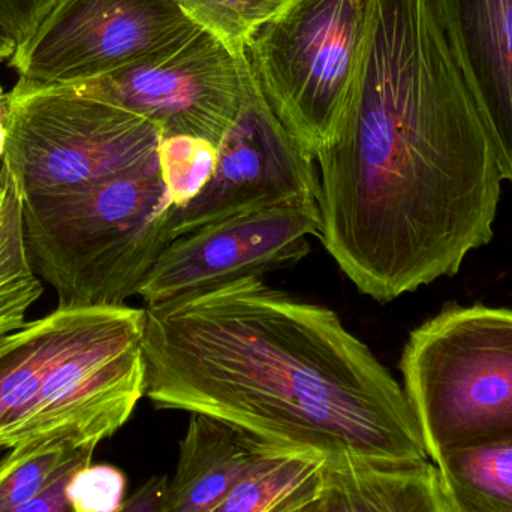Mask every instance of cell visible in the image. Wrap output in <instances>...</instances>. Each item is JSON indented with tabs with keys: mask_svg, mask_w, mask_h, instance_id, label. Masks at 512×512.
I'll return each mask as SVG.
<instances>
[{
	"mask_svg": "<svg viewBox=\"0 0 512 512\" xmlns=\"http://www.w3.org/2000/svg\"><path fill=\"white\" fill-rule=\"evenodd\" d=\"M177 0H60L17 48L15 90L71 86L101 77L191 36Z\"/></svg>",
	"mask_w": 512,
	"mask_h": 512,
	"instance_id": "cell-9",
	"label": "cell"
},
{
	"mask_svg": "<svg viewBox=\"0 0 512 512\" xmlns=\"http://www.w3.org/2000/svg\"><path fill=\"white\" fill-rule=\"evenodd\" d=\"M276 451L286 450L218 418L191 414L165 512L212 511L259 460Z\"/></svg>",
	"mask_w": 512,
	"mask_h": 512,
	"instance_id": "cell-13",
	"label": "cell"
},
{
	"mask_svg": "<svg viewBox=\"0 0 512 512\" xmlns=\"http://www.w3.org/2000/svg\"><path fill=\"white\" fill-rule=\"evenodd\" d=\"M8 96L6 164L21 197L84 188L159 161L164 138L143 117L62 87Z\"/></svg>",
	"mask_w": 512,
	"mask_h": 512,
	"instance_id": "cell-7",
	"label": "cell"
},
{
	"mask_svg": "<svg viewBox=\"0 0 512 512\" xmlns=\"http://www.w3.org/2000/svg\"><path fill=\"white\" fill-rule=\"evenodd\" d=\"M512 186V0H433Z\"/></svg>",
	"mask_w": 512,
	"mask_h": 512,
	"instance_id": "cell-12",
	"label": "cell"
},
{
	"mask_svg": "<svg viewBox=\"0 0 512 512\" xmlns=\"http://www.w3.org/2000/svg\"><path fill=\"white\" fill-rule=\"evenodd\" d=\"M327 460L312 453L276 451L264 457L210 512H301L319 501Z\"/></svg>",
	"mask_w": 512,
	"mask_h": 512,
	"instance_id": "cell-15",
	"label": "cell"
},
{
	"mask_svg": "<svg viewBox=\"0 0 512 512\" xmlns=\"http://www.w3.org/2000/svg\"><path fill=\"white\" fill-rule=\"evenodd\" d=\"M400 370L430 460L512 441V309L444 307L409 334Z\"/></svg>",
	"mask_w": 512,
	"mask_h": 512,
	"instance_id": "cell-5",
	"label": "cell"
},
{
	"mask_svg": "<svg viewBox=\"0 0 512 512\" xmlns=\"http://www.w3.org/2000/svg\"><path fill=\"white\" fill-rule=\"evenodd\" d=\"M93 453H95V447L84 448L72 460L71 465L63 471V474L54 480L44 492L24 504L2 512H75L71 498H69L68 486L75 472L92 463Z\"/></svg>",
	"mask_w": 512,
	"mask_h": 512,
	"instance_id": "cell-23",
	"label": "cell"
},
{
	"mask_svg": "<svg viewBox=\"0 0 512 512\" xmlns=\"http://www.w3.org/2000/svg\"><path fill=\"white\" fill-rule=\"evenodd\" d=\"M168 483L170 480L167 477L150 478L125 499L117 512H165Z\"/></svg>",
	"mask_w": 512,
	"mask_h": 512,
	"instance_id": "cell-24",
	"label": "cell"
},
{
	"mask_svg": "<svg viewBox=\"0 0 512 512\" xmlns=\"http://www.w3.org/2000/svg\"><path fill=\"white\" fill-rule=\"evenodd\" d=\"M432 463L448 512H512V441L454 448Z\"/></svg>",
	"mask_w": 512,
	"mask_h": 512,
	"instance_id": "cell-16",
	"label": "cell"
},
{
	"mask_svg": "<svg viewBox=\"0 0 512 512\" xmlns=\"http://www.w3.org/2000/svg\"><path fill=\"white\" fill-rule=\"evenodd\" d=\"M161 164L59 194L23 197L33 270L59 307L122 306L171 243Z\"/></svg>",
	"mask_w": 512,
	"mask_h": 512,
	"instance_id": "cell-4",
	"label": "cell"
},
{
	"mask_svg": "<svg viewBox=\"0 0 512 512\" xmlns=\"http://www.w3.org/2000/svg\"><path fill=\"white\" fill-rule=\"evenodd\" d=\"M126 484L116 466L90 463L75 472L68 493L75 512H117L126 499Z\"/></svg>",
	"mask_w": 512,
	"mask_h": 512,
	"instance_id": "cell-21",
	"label": "cell"
},
{
	"mask_svg": "<svg viewBox=\"0 0 512 512\" xmlns=\"http://www.w3.org/2000/svg\"><path fill=\"white\" fill-rule=\"evenodd\" d=\"M15 51H17L15 42L0 29V62H5L8 59L11 60Z\"/></svg>",
	"mask_w": 512,
	"mask_h": 512,
	"instance_id": "cell-25",
	"label": "cell"
},
{
	"mask_svg": "<svg viewBox=\"0 0 512 512\" xmlns=\"http://www.w3.org/2000/svg\"><path fill=\"white\" fill-rule=\"evenodd\" d=\"M246 71V54L236 56L200 27L116 71L59 87L143 117L162 138H198L218 147L239 116Z\"/></svg>",
	"mask_w": 512,
	"mask_h": 512,
	"instance_id": "cell-8",
	"label": "cell"
},
{
	"mask_svg": "<svg viewBox=\"0 0 512 512\" xmlns=\"http://www.w3.org/2000/svg\"><path fill=\"white\" fill-rule=\"evenodd\" d=\"M65 436L38 439L11 448L0 462V512L24 504L44 492L84 448Z\"/></svg>",
	"mask_w": 512,
	"mask_h": 512,
	"instance_id": "cell-18",
	"label": "cell"
},
{
	"mask_svg": "<svg viewBox=\"0 0 512 512\" xmlns=\"http://www.w3.org/2000/svg\"><path fill=\"white\" fill-rule=\"evenodd\" d=\"M24 236L23 197L8 164L0 173V337L26 324L42 295Z\"/></svg>",
	"mask_w": 512,
	"mask_h": 512,
	"instance_id": "cell-17",
	"label": "cell"
},
{
	"mask_svg": "<svg viewBox=\"0 0 512 512\" xmlns=\"http://www.w3.org/2000/svg\"><path fill=\"white\" fill-rule=\"evenodd\" d=\"M60 0H0V29L21 47Z\"/></svg>",
	"mask_w": 512,
	"mask_h": 512,
	"instance_id": "cell-22",
	"label": "cell"
},
{
	"mask_svg": "<svg viewBox=\"0 0 512 512\" xmlns=\"http://www.w3.org/2000/svg\"><path fill=\"white\" fill-rule=\"evenodd\" d=\"M318 197L292 198L177 237L156 259L138 295L147 307L243 277L291 267L321 233Z\"/></svg>",
	"mask_w": 512,
	"mask_h": 512,
	"instance_id": "cell-11",
	"label": "cell"
},
{
	"mask_svg": "<svg viewBox=\"0 0 512 512\" xmlns=\"http://www.w3.org/2000/svg\"><path fill=\"white\" fill-rule=\"evenodd\" d=\"M5 164H6V161L0 162V173H2L3 167H5Z\"/></svg>",
	"mask_w": 512,
	"mask_h": 512,
	"instance_id": "cell-27",
	"label": "cell"
},
{
	"mask_svg": "<svg viewBox=\"0 0 512 512\" xmlns=\"http://www.w3.org/2000/svg\"><path fill=\"white\" fill-rule=\"evenodd\" d=\"M369 9L370 0H291L246 47L268 107L315 159L357 80Z\"/></svg>",
	"mask_w": 512,
	"mask_h": 512,
	"instance_id": "cell-6",
	"label": "cell"
},
{
	"mask_svg": "<svg viewBox=\"0 0 512 512\" xmlns=\"http://www.w3.org/2000/svg\"><path fill=\"white\" fill-rule=\"evenodd\" d=\"M316 159L322 245L379 303L492 242L504 168L433 0H370L357 80Z\"/></svg>",
	"mask_w": 512,
	"mask_h": 512,
	"instance_id": "cell-1",
	"label": "cell"
},
{
	"mask_svg": "<svg viewBox=\"0 0 512 512\" xmlns=\"http://www.w3.org/2000/svg\"><path fill=\"white\" fill-rule=\"evenodd\" d=\"M144 310L155 408L209 415L327 463L429 462L405 390L328 307L249 276Z\"/></svg>",
	"mask_w": 512,
	"mask_h": 512,
	"instance_id": "cell-2",
	"label": "cell"
},
{
	"mask_svg": "<svg viewBox=\"0 0 512 512\" xmlns=\"http://www.w3.org/2000/svg\"><path fill=\"white\" fill-rule=\"evenodd\" d=\"M325 512H448L432 462L382 465L342 459L325 465Z\"/></svg>",
	"mask_w": 512,
	"mask_h": 512,
	"instance_id": "cell-14",
	"label": "cell"
},
{
	"mask_svg": "<svg viewBox=\"0 0 512 512\" xmlns=\"http://www.w3.org/2000/svg\"><path fill=\"white\" fill-rule=\"evenodd\" d=\"M303 195L319 200L315 158L274 116L248 63L242 107L218 146L212 176L186 206L170 209L171 242L207 225Z\"/></svg>",
	"mask_w": 512,
	"mask_h": 512,
	"instance_id": "cell-10",
	"label": "cell"
},
{
	"mask_svg": "<svg viewBox=\"0 0 512 512\" xmlns=\"http://www.w3.org/2000/svg\"><path fill=\"white\" fill-rule=\"evenodd\" d=\"M291 0H177L192 23L243 57L252 36Z\"/></svg>",
	"mask_w": 512,
	"mask_h": 512,
	"instance_id": "cell-19",
	"label": "cell"
},
{
	"mask_svg": "<svg viewBox=\"0 0 512 512\" xmlns=\"http://www.w3.org/2000/svg\"><path fill=\"white\" fill-rule=\"evenodd\" d=\"M146 310L57 307L0 337V450L38 439L98 447L146 396Z\"/></svg>",
	"mask_w": 512,
	"mask_h": 512,
	"instance_id": "cell-3",
	"label": "cell"
},
{
	"mask_svg": "<svg viewBox=\"0 0 512 512\" xmlns=\"http://www.w3.org/2000/svg\"><path fill=\"white\" fill-rule=\"evenodd\" d=\"M301 512H325V508L324 505H322L321 499H319V501L313 502L312 505H309L306 510Z\"/></svg>",
	"mask_w": 512,
	"mask_h": 512,
	"instance_id": "cell-26",
	"label": "cell"
},
{
	"mask_svg": "<svg viewBox=\"0 0 512 512\" xmlns=\"http://www.w3.org/2000/svg\"><path fill=\"white\" fill-rule=\"evenodd\" d=\"M218 147L189 137L164 138L159 147V164L173 200V209L186 206L213 174Z\"/></svg>",
	"mask_w": 512,
	"mask_h": 512,
	"instance_id": "cell-20",
	"label": "cell"
}]
</instances>
